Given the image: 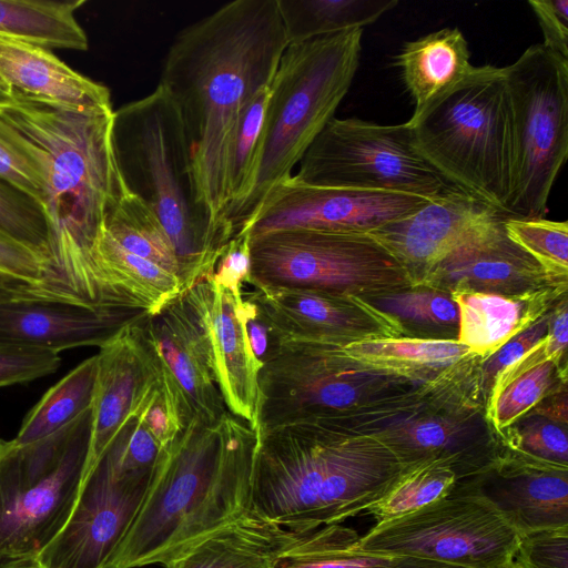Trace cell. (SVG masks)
<instances>
[{
	"instance_id": "obj_1",
	"label": "cell",
	"mask_w": 568,
	"mask_h": 568,
	"mask_svg": "<svg viewBox=\"0 0 568 568\" xmlns=\"http://www.w3.org/2000/svg\"><path fill=\"white\" fill-rule=\"evenodd\" d=\"M287 45L277 0H235L181 30L164 59L159 84L180 112L196 202L222 248L232 240L229 139L246 103L270 85Z\"/></svg>"
},
{
	"instance_id": "obj_2",
	"label": "cell",
	"mask_w": 568,
	"mask_h": 568,
	"mask_svg": "<svg viewBox=\"0 0 568 568\" xmlns=\"http://www.w3.org/2000/svg\"><path fill=\"white\" fill-rule=\"evenodd\" d=\"M258 434L225 413L191 423L165 448L142 507L105 568L165 566L251 511Z\"/></svg>"
},
{
	"instance_id": "obj_3",
	"label": "cell",
	"mask_w": 568,
	"mask_h": 568,
	"mask_svg": "<svg viewBox=\"0 0 568 568\" xmlns=\"http://www.w3.org/2000/svg\"><path fill=\"white\" fill-rule=\"evenodd\" d=\"M376 435L351 434L336 418L258 434L251 510L294 532L336 525L383 497L405 469Z\"/></svg>"
},
{
	"instance_id": "obj_4",
	"label": "cell",
	"mask_w": 568,
	"mask_h": 568,
	"mask_svg": "<svg viewBox=\"0 0 568 568\" xmlns=\"http://www.w3.org/2000/svg\"><path fill=\"white\" fill-rule=\"evenodd\" d=\"M0 116L34 146L44 165L54 245L95 261L105 215L130 193L113 151V110L14 97Z\"/></svg>"
},
{
	"instance_id": "obj_5",
	"label": "cell",
	"mask_w": 568,
	"mask_h": 568,
	"mask_svg": "<svg viewBox=\"0 0 568 568\" xmlns=\"http://www.w3.org/2000/svg\"><path fill=\"white\" fill-rule=\"evenodd\" d=\"M112 144L128 191L152 209L172 242L182 291L212 276L224 251L196 202L184 125L162 85L113 111Z\"/></svg>"
},
{
	"instance_id": "obj_6",
	"label": "cell",
	"mask_w": 568,
	"mask_h": 568,
	"mask_svg": "<svg viewBox=\"0 0 568 568\" xmlns=\"http://www.w3.org/2000/svg\"><path fill=\"white\" fill-rule=\"evenodd\" d=\"M363 29L288 44L268 85L254 189L232 221L244 235L268 193L291 178L314 140L334 118L359 65Z\"/></svg>"
},
{
	"instance_id": "obj_7",
	"label": "cell",
	"mask_w": 568,
	"mask_h": 568,
	"mask_svg": "<svg viewBox=\"0 0 568 568\" xmlns=\"http://www.w3.org/2000/svg\"><path fill=\"white\" fill-rule=\"evenodd\" d=\"M407 122L416 149L446 181L506 214L513 187V139L503 68L474 67Z\"/></svg>"
},
{
	"instance_id": "obj_8",
	"label": "cell",
	"mask_w": 568,
	"mask_h": 568,
	"mask_svg": "<svg viewBox=\"0 0 568 568\" xmlns=\"http://www.w3.org/2000/svg\"><path fill=\"white\" fill-rule=\"evenodd\" d=\"M91 428L92 408L37 442L0 439V568H41L78 498Z\"/></svg>"
},
{
	"instance_id": "obj_9",
	"label": "cell",
	"mask_w": 568,
	"mask_h": 568,
	"mask_svg": "<svg viewBox=\"0 0 568 568\" xmlns=\"http://www.w3.org/2000/svg\"><path fill=\"white\" fill-rule=\"evenodd\" d=\"M513 139L508 216L545 217L568 155V58L542 43L503 68Z\"/></svg>"
},
{
	"instance_id": "obj_10",
	"label": "cell",
	"mask_w": 568,
	"mask_h": 568,
	"mask_svg": "<svg viewBox=\"0 0 568 568\" xmlns=\"http://www.w3.org/2000/svg\"><path fill=\"white\" fill-rule=\"evenodd\" d=\"M246 283L254 288H310L359 298L410 286L403 266L368 234L302 227L250 237Z\"/></svg>"
},
{
	"instance_id": "obj_11",
	"label": "cell",
	"mask_w": 568,
	"mask_h": 568,
	"mask_svg": "<svg viewBox=\"0 0 568 568\" xmlns=\"http://www.w3.org/2000/svg\"><path fill=\"white\" fill-rule=\"evenodd\" d=\"M210 277L156 313H145L130 324L182 429L194 422L216 425L229 412L220 390L212 345Z\"/></svg>"
},
{
	"instance_id": "obj_12",
	"label": "cell",
	"mask_w": 568,
	"mask_h": 568,
	"mask_svg": "<svg viewBox=\"0 0 568 568\" xmlns=\"http://www.w3.org/2000/svg\"><path fill=\"white\" fill-rule=\"evenodd\" d=\"M518 532L485 499L456 483L443 498L405 516L377 523L353 547L418 557L464 568L515 565Z\"/></svg>"
},
{
	"instance_id": "obj_13",
	"label": "cell",
	"mask_w": 568,
	"mask_h": 568,
	"mask_svg": "<svg viewBox=\"0 0 568 568\" xmlns=\"http://www.w3.org/2000/svg\"><path fill=\"white\" fill-rule=\"evenodd\" d=\"M302 182L434 199L453 185L418 152L408 122L333 118L294 174Z\"/></svg>"
},
{
	"instance_id": "obj_14",
	"label": "cell",
	"mask_w": 568,
	"mask_h": 568,
	"mask_svg": "<svg viewBox=\"0 0 568 568\" xmlns=\"http://www.w3.org/2000/svg\"><path fill=\"white\" fill-rule=\"evenodd\" d=\"M153 475L116 471L105 450L82 481L59 534L41 550V568H105L133 525Z\"/></svg>"
},
{
	"instance_id": "obj_15",
	"label": "cell",
	"mask_w": 568,
	"mask_h": 568,
	"mask_svg": "<svg viewBox=\"0 0 568 568\" xmlns=\"http://www.w3.org/2000/svg\"><path fill=\"white\" fill-rule=\"evenodd\" d=\"M429 200L399 192L314 185L292 175L268 193L245 234L253 237L293 227L367 234Z\"/></svg>"
},
{
	"instance_id": "obj_16",
	"label": "cell",
	"mask_w": 568,
	"mask_h": 568,
	"mask_svg": "<svg viewBox=\"0 0 568 568\" xmlns=\"http://www.w3.org/2000/svg\"><path fill=\"white\" fill-rule=\"evenodd\" d=\"M503 215L453 186L413 213L367 234L403 266L410 286H418L432 268Z\"/></svg>"
},
{
	"instance_id": "obj_17",
	"label": "cell",
	"mask_w": 568,
	"mask_h": 568,
	"mask_svg": "<svg viewBox=\"0 0 568 568\" xmlns=\"http://www.w3.org/2000/svg\"><path fill=\"white\" fill-rule=\"evenodd\" d=\"M246 296L281 343L343 345L374 337L389 323L362 298L326 291L254 288Z\"/></svg>"
},
{
	"instance_id": "obj_18",
	"label": "cell",
	"mask_w": 568,
	"mask_h": 568,
	"mask_svg": "<svg viewBox=\"0 0 568 568\" xmlns=\"http://www.w3.org/2000/svg\"><path fill=\"white\" fill-rule=\"evenodd\" d=\"M143 314L139 308L64 300L9 301L0 303V345L55 353L100 347Z\"/></svg>"
},
{
	"instance_id": "obj_19",
	"label": "cell",
	"mask_w": 568,
	"mask_h": 568,
	"mask_svg": "<svg viewBox=\"0 0 568 568\" xmlns=\"http://www.w3.org/2000/svg\"><path fill=\"white\" fill-rule=\"evenodd\" d=\"M457 483L489 503L519 536L568 526V468L505 457Z\"/></svg>"
},
{
	"instance_id": "obj_20",
	"label": "cell",
	"mask_w": 568,
	"mask_h": 568,
	"mask_svg": "<svg viewBox=\"0 0 568 568\" xmlns=\"http://www.w3.org/2000/svg\"><path fill=\"white\" fill-rule=\"evenodd\" d=\"M506 214L438 263L418 286L520 295L551 278L506 235Z\"/></svg>"
},
{
	"instance_id": "obj_21",
	"label": "cell",
	"mask_w": 568,
	"mask_h": 568,
	"mask_svg": "<svg viewBox=\"0 0 568 568\" xmlns=\"http://www.w3.org/2000/svg\"><path fill=\"white\" fill-rule=\"evenodd\" d=\"M130 324L100 346L97 354L91 442L84 478L159 385L151 363L130 331Z\"/></svg>"
},
{
	"instance_id": "obj_22",
	"label": "cell",
	"mask_w": 568,
	"mask_h": 568,
	"mask_svg": "<svg viewBox=\"0 0 568 568\" xmlns=\"http://www.w3.org/2000/svg\"><path fill=\"white\" fill-rule=\"evenodd\" d=\"M0 82L20 97L80 110L112 109L109 89L67 65L49 49L0 38Z\"/></svg>"
},
{
	"instance_id": "obj_23",
	"label": "cell",
	"mask_w": 568,
	"mask_h": 568,
	"mask_svg": "<svg viewBox=\"0 0 568 568\" xmlns=\"http://www.w3.org/2000/svg\"><path fill=\"white\" fill-rule=\"evenodd\" d=\"M212 286L211 336L220 390L227 410L256 429L262 364L247 337L243 291Z\"/></svg>"
},
{
	"instance_id": "obj_24",
	"label": "cell",
	"mask_w": 568,
	"mask_h": 568,
	"mask_svg": "<svg viewBox=\"0 0 568 568\" xmlns=\"http://www.w3.org/2000/svg\"><path fill=\"white\" fill-rule=\"evenodd\" d=\"M297 534L251 510L207 535L164 568H274L278 555Z\"/></svg>"
},
{
	"instance_id": "obj_25",
	"label": "cell",
	"mask_w": 568,
	"mask_h": 568,
	"mask_svg": "<svg viewBox=\"0 0 568 568\" xmlns=\"http://www.w3.org/2000/svg\"><path fill=\"white\" fill-rule=\"evenodd\" d=\"M396 64L414 103L410 119L422 114L474 69L467 40L458 28H444L405 43Z\"/></svg>"
},
{
	"instance_id": "obj_26",
	"label": "cell",
	"mask_w": 568,
	"mask_h": 568,
	"mask_svg": "<svg viewBox=\"0 0 568 568\" xmlns=\"http://www.w3.org/2000/svg\"><path fill=\"white\" fill-rule=\"evenodd\" d=\"M449 294L458 308L457 341L471 355L485 358L534 323L544 311L540 292L504 295L452 291Z\"/></svg>"
},
{
	"instance_id": "obj_27",
	"label": "cell",
	"mask_w": 568,
	"mask_h": 568,
	"mask_svg": "<svg viewBox=\"0 0 568 568\" xmlns=\"http://www.w3.org/2000/svg\"><path fill=\"white\" fill-rule=\"evenodd\" d=\"M78 1L0 0V38L45 49L85 51L88 37L75 19Z\"/></svg>"
},
{
	"instance_id": "obj_28",
	"label": "cell",
	"mask_w": 568,
	"mask_h": 568,
	"mask_svg": "<svg viewBox=\"0 0 568 568\" xmlns=\"http://www.w3.org/2000/svg\"><path fill=\"white\" fill-rule=\"evenodd\" d=\"M94 253L110 284L146 314L156 313L183 292L176 275L128 252L101 230Z\"/></svg>"
},
{
	"instance_id": "obj_29",
	"label": "cell",
	"mask_w": 568,
	"mask_h": 568,
	"mask_svg": "<svg viewBox=\"0 0 568 568\" xmlns=\"http://www.w3.org/2000/svg\"><path fill=\"white\" fill-rule=\"evenodd\" d=\"M288 44L364 27L397 0H277Z\"/></svg>"
},
{
	"instance_id": "obj_30",
	"label": "cell",
	"mask_w": 568,
	"mask_h": 568,
	"mask_svg": "<svg viewBox=\"0 0 568 568\" xmlns=\"http://www.w3.org/2000/svg\"><path fill=\"white\" fill-rule=\"evenodd\" d=\"M337 349L351 363L408 371L446 367L471 355L457 339L440 338L371 337L337 345Z\"/></svg>"
},
{
	"instance_id": "obj_31",
	"label": "cell",
	"mask_w": 568,
	"mask_h": 568,
	"mask_svg": "<svg viewBox=\"0 0 568 568\" xmlns=\"http://www.w3.org/2000/svg\"><path fill=\"white\" fill-rule=\"evenodd\" d=\"M98 371L97 355L79 364L54 384L24 417L13 438L28 444L48 437L92 408Z\"/></svg>"
},
{
	"instance_id": "obj_32",
	"label": "cell",
	"mask_w": 568,
	"mask_h": 568,
	"mask_svg": "<svg viewBox=\"0 0 568 568\" xmlns=\"http://www.w3.org/2000/svg\"><path fill=\"white\" fill-rule=\"evenodd\" d=\"M268 95L270 89L265 87L246 103L229 139L225 161L226 217L232 239V221L255 185Z\"/></svg>"
},
{
	"instance_id": "obj_33",
	"label": "cell",
	"mask_w": 568,
	"mask_h": 568,
	"mask_svg": "<svg viewBox=\"0 0 568 568\" xmlns=\"http://www.w3.org/2000/svg\"><path fill=\"white\" fill-rule=\"evenodd\" d=\"M359 535L352 528L327 525L297 536L278 555L274 568H387L396 556L353 547Z\"/></svg>"
},
{
	"instance_id": "obj_34",
	"label": "cell",
	"mask_w": 568,
	"mask_h": 568,
	"mask_svg": "<svg viewBox=\"0 0 568 568\" xmlns=\"http://www.w3.org/2000/svg\"><path fill=\"white\" fill-rule=\"evenodd\" d=\"M101 231L130 253L144 257L180 278L172 242L158 215L140 197L128 193L104 217Z\"/></svg>"
},
{
	"instance_id": "obj_35",
	"label": "cell",
	"mask_w": 568,
	"mask_h": 568,
	"mask_svg": "<svg viewBox=\"0 0 568 568\" xmlns=\"http://www.w3.org/2000/svg\"><path fill=\"white\" fill-rule=\"evenodd\" d=\"M453 467L442 459H429L406 467L386 494L367 508L377 523L387 521L436 501L456 485Z\"/></svg>"
},
{
	"instance_id": "obj_36",
	"label": "cell",
	"mask_w": 568,
	"mask_h": 568,
	"mask_svg": "<svg viewBox=\"0 0 568 568\" xmlns=\"http://www.w3.org/2000/svg\"><path fill=\"white\" fill-rule=\"evenodd\" d=\"M0 232L45 258L58 272L53 261L54 232L48 211L38 201L2 180Z\"/></svg>"
},
{
	"instance_id": "obj_37",
	"label": "cell",
	"mask_w": 568,
	"mask_h": 568,
	"mask_svg": "<svg viewBox=\"0 0 568 568\" xmlns=\"http://www.w3.org/2000/svg\"><path fill=\"white\" fill-rule=\"evenodd\" d=\"M507 237L527 253L551 280L566 282L568 273V223L545 217L506 216Z\"/></svg>"
},
{
	"instance_id": "obj_38",
	"label": "cell",
	"mask_w": 568,
	"mask_h": 568,
	"mask_svg": "<svg viewBox=\"0 0 568 568\" xmlns=\"http://www.w3.org/2000/svg\"><path fill=\"white\" fill-rule=\"evenodd\" d=\"M363 300L368 306L389 317L415 324L453 327L458 324V308L448 292L415 286Z\"/></svg>"
},
{
	"instance_id": "obj_39",
	"label": "cell",
	"mask_w": 568,
	"mask_h": 568,
	"mask_svg": "<svg viewBox=\"0 0 568 568\" xmlns=\"http://www.w3.org/2000/svg\"><path fill=\"white\" fill-rule=\"evenodd\" d=\"M0 180L34 199L48 211L50 192L41 158L34 146L1 116Z\"/></svg>"
},
{
	"instance_id": "obj_40",
	"label": "cell",
	"mask_w": 568,
	"mask_h": 568,
	"mask_svg": "<svg viewBox=\"0 0 568 568\" xmlns=\"http://www.w3.org/2000/svg\"><path fill=\"white\" fill-rule=\"evenodd\" d=\"M557 365L547 361L519 375L491 394L488 415L501 432L534 408L549 390Z\"/></svg>"
},
{
	"instance_id": "obj_41",
	"label": "cell",
	"mask_w": 568,
	"mask_h": 568,
	"mask_svg": "<svg viewBox=\"0 0 568 568\" xmlns=\"http://www.w3.org/2000/svg\"><path fill=\"white\" fill-rule=\"evenodd\" d=\"M513 449L518 454L508 458L568 468L566 428L542 416L521 426Z\"/></svg>"
},
{
	"instance_id": "obj_42",
	"label": "cell",
	"mask_w": 568,
	"mask_h": 568,
	"mask_svg": "<svg viewBox=\"0 0 568 568\" xmlns=\"http://www.w3.org/2000/svg\"><path fill=\"white\" fill-rule=\"evenodd\" d=\"M0 271L36 284L63 290L80 297L45 258L1 232Z\"/></svg>"
},
{
	"instance_id": "obj_43",
	"label": "cell",
	"mask_w": 568,
	"mask_h": 568,
	"mask_svg": "<svg viewBox=\"0 0 568 568\" xmlns=\"http://www.w3.org/2000/svg\"><path fill=\"white\" fill-rule=\"evenodd\" d=\"M61 365L59 353L0 345V387L27 383L50 375Z\"/></svg>"
},
{
	"instance_id": "obj_44",
	"label": "cell",
	"mask_w": 568,
	"mask_h": 568,
	"mask_svg": "<svg viewBox=\"0 0 568 568\" xmlns=\"http://www.w3.org/2000/svg\"><path fill=\"white\" fill-rule=\"evenodd\" d=\"M518 568H568V526L520 536Z\"/></svg>"
},
{
	"instance_id": "obj_45",
	"label": "cell",
	"mask_w": 568,
	"mask_h": 568,
	"mask_svg": "<svg viewBox=\"0 0 568 568\" xmlns=\"http://www.w3.org/2000/svg\"><path fill=\"white\" fill-rule=\"evenodd\" d=\"M549 318L550 313L539 316L493 355L486 357L483 365L484 376L495 378L498 373L534 348L547 335Z\"/></svg>"
},
{
	"instance_id": "obj_46",
	"label": "cell",
	"mask_w": 568,
	"mask_h": 568,
	"mask_svg": "<svg viewBox=\"0 0 568 568\" xmlns=\"http://www.w3.org/2000/svg\"><path fill=\"white\" fill-rule=\"evenodd\" d=\"M528 3L542 31V44L568 58V0H530Z\"/></svg>"
},
{
	"instance_id": "obj_47",
	"label": "cell",
	"mask_w": 568,
	"mask_h": 568,
	"mask_svg": "<svg viewBox=\"0 0 568 568\" xmlns=\"http://www.w3.org/2000/svg\"><path fill=\"white\" fill-rule=\"evenodd\" d=\"M250 275V235H241L231 240L220 256L212 283L231 291L243 288Z\"/></svg>"
},
{
	"instance_id": "obj_48",
	"label": "cell",
	"mask_w": 568,
	"mask_h": 568,
	"mask_svg": "<svg viewBox=\"0 0 568 568\" xmlns=\"http://www.w3.org/2000/svg\"><path fill=\"white\" fill-rule=\"evenodd\" d=\"M14 300H64L85 303L67 291L36 284L0 271V303Z\"/></svg>"
},
{
	"instance_id": "obj_49",
	"label": "cell",
	"mask_w": 568,
	"mask_h": 568,
	"mask_svg": "<svg viewBox=\"0 0 568 568\" xmlns=\"http://www.w3.org/2000/svg\"><path fill=\"white\" fill-rule=\"evenodd\" d=\"M387 568H464L436 560L418 557H397Z\"/></svg>"
},
{
	"instance_id": "obj_50",
	"label": "cell",
	"mask_w": 568,
	"mask_h": 568,
	"mask_svg": "<svg viewBox=\"0 0 568 568\" xmlns=\"http://www.w3.org/2000/svg\"><path fill=\"white\" fill-rule=\"evenodd\" d=\"M538 414L555 423H567V396L566 394L552 399L550 405L538 408Z\"/></svg>"
},
{
	"instance_id": "obj_51",
	"label": "cell",
	"mask_w": 568,
	"mask_h": 568,
	"mask_svg": "<svg viewBox=\"0 0 568 568\" xmlns=\"http://www.w3.org/2000/svg\"><path fill=\"white\" fill-rule=\"evenodd\" d=\"M12 101V97L0 82V109Z\"/></svg>"
},
{
	"instance_id": "obj_52",
	"label": "cell",
	"mask_w": 568,
	"mask_h": 568,
	"mask_svg": "<svg viewBox=\"0 0 568 568\" xmlns=\"http://www.w3.org/2000/svg\"><path fill=\"white\" fill-rule=\"evenodd\" d=\"M509 568H518L517 564L515 562V565H513L511 567Z\"/></svg>"
}]
</instances>
